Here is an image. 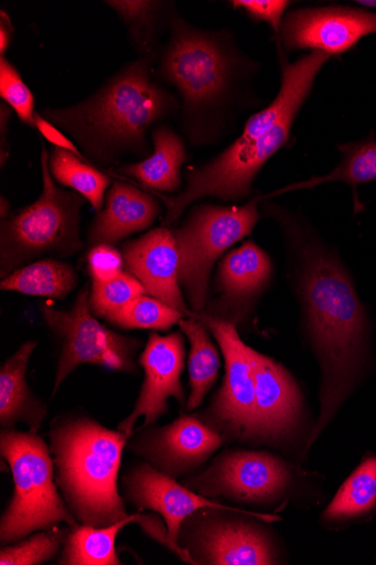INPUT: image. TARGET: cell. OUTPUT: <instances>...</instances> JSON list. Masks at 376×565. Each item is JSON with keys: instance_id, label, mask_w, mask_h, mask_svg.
<instances>
[{"instance_id": "10", "label": "cell", "mask_w": 376, "mask_h": 565, "mask_svg": "<svg viewBox=\"0 0 376 565\" xmlns=\"http://www.w3.org/2000/svg\"><path fill=\"white\" fill-rule=\"evenodd\" d=\"M217 340L225 356V379L208 408L214 428L233 438H250L255 419V385L250 347L240 339L236 324L205 313H195Z\"/></svg>"}, {"instance_id": "22", "label": "cell", "mask_w": 376, "mask_h": 565, "mask_svg": "<svg viewBox=\"0 0 376 565\" xmlns=\"http://www.w3.org/2000/svg\"><path fill=\"white\" fill-rule=\"evenodd\" d=\"M126 25L140 60L157 63L166 40L175 6L155 0H107Z\"/></svg>"}, {"instance_id": "17", "label": "cell", "mask_w": 376, "mask_h": 565, "mask_svg": "<svg viewBox=\"0 0 376 565\" xmlns=\"http://www.w3.org/2000/svg\"><path fill=\"white\" fill-rule=\"evenodd\" d=\"M126 268L144 287L147 295L192 317L180 282V254L174 231L159 227L123 245Z\"/></svg>"}, {"instance_id": "14", "label": "cell", "mask_w": 376, "mask_h": 565, "mask_svg": "<svg viewBox=\"0 0 376 565\" xmlns=\"http://www.w3.org/2000/svg\"><path fill=\"white\" fill-rule=\"evenodd\" d=\"M127 499L140 510L155 512L164 520L170 539L180 545V532L186 519L201 509H216L244 513L266 523L280 521L275 515L235 509L214 502L187 487H183L174 478L155 470L149 463H142L131 470L123 479Z\"/></svg>"}, {"instance_id": "26", "label": "cell", "mask_w": 376, "mask_h": 565, "mask_svg": "<svg viewBox=\"0 0 376 565\" xmlns=\"http://www.w3.org/2000/svg\"><path fill=\"white\" fill-rule=\"evenodd\" d=\"M179 326L191 345L189 356L191 393L186 409L194 411L216 384L221 369V354L211 340L208 329L195 316L182 319Z\"/></svg>"}, {"instance_id": "3", "label": "cell", "mask_w": 376, "mask_h": 565, "mask_svg": "<svg viewBox=\"0 0 376 565\" xmlns=\"http://www.w3.org/2000/svg\"><path fill=\"white\" fill-rule=\"evenodd\" d=\"M331 60L314 51L290 63L279 53L281 85L270 105L253 115L241 135L219 156L192 171L183 191L176 195L154 192L166 207L165 227L175 225L189 205L202 198L235 201L250 194L258 173L290 141L315 79Z\"/></svg>"}, {"instance_id": "39", "label": "cell", "mask_w": 376, "mask_h": 565, "mask_svg": "<svg viewBox=\"0 0 376 565\" xmlns=\"http://www.w3.org/2000/svg\"><path fill=\"white\" fill-rule=\"evenodd\" d=\"M0 215H2V221L7 220L10 216V202L2 196V202H0Z\"/></svg>"}, {"instance_id": "35", "label": "cell", "mask_w": 376, "mask_h": 565, "mask_svg": "<svg viewBox=\"0 0 376 565\" xmlns=\"http://www.w3.org/2000/svg\"><path fill=\"white\" fill-rule=\"evenodd\" d=\"M126 267L123 254L111 244H98L87 254V268L93 281H109L121 274Z\"/></svg>"}, {"instance_id": "12", "label": "cell", "mask_w": 376, "mask_h": 565, "mask_svg": "<svg viewBox=\"0 0 376 565\" xmlns=\"http://www.w3.org/2000/svg\"><path fill=\"white\" fill-rule=\"evenodd\" d=\"M284 461L267 452L227 451L186 487L206 497H225L243 502H261L280 494L290 483Z\"/></svg>"}, {"instance_id": "32", "label": "cell", "mask_w": 376, "mask_h": 565, "mask_svg": "<svg viewBox=\"0 0 376 565\" xmlns=\"http://www.w3.org/2000/svg\"><path fill=\"white\" fill-rule=\"evenodd\" d=\"M147 295L141 282L129 273L109 281H93L90 307L93 313L109 321L133 299Z\"/></svg>"}, {"instance_id": "36", "label": "cell", "mask_w": 376, "mask_h": 565, "mask_svg": "<svg viewBox=\"0 0 376 565\" xmlns=\"http://www.w3.org/2000/svg\"><path fill=\"white\" fill-rule=\"evenodd\" d=\"M34 126L42 137L56 148L66 149L75 153L79 159L89 162L85 156H83L78 146L66 136L63 130L44 119L40 113H35Z\"/></svg>"}, {"instance_id": "40", "label": "cell", "mask_w": 376, "mask_h": 565, "mask_svg": "<svg viewBox=\"0 0 376 565\" xmlns=\"http://www.w3.org/2000/svg\"><path fill=\"white\" fill-rule=\"evenodd\" d=\"M359 7L375 10L376 11V0H359V2H355Z\"/></svg>"}, {"instance_id": "1", "label": "cell", "mask_w": 376, "mask_h": 565, "mask_svg": "<svg viewBox=\"0 0 376 565\" xmlns=\"http://www.w3.org/2000/svg\"><path fill=\"white\" fill-rule=\"evenodd\" d=\"M270 212L298 256L299 290L321 366L320 415L310 447L333 422L365 374L369 322L340 256L302 220L279 207Z\"/></svg>"}, {"instance_id": "30", "label": "cell", "mask_w": 376, "mask_h": 565, "mask_svg": "<svg viewBox=\"0 0 376 565\" xmlns=\"http://www.w3.org/2000/svg\"><path fill=\"white\" fill-rule=\"evenodd\" d=\"M186 318L173 307L151 296L142 295L129 302L109 322L128 330L166 331Z\"/></svg>"}, {"instance_id": "28", "label": "cell", "mask_w": 376, "mask_h": 565, "mask_svg": "<svg viewBox=\"0 0 376 565\" xmlns=\"http://www.w3.org/2000/svg\"><path fill=\"white\" fill-rule=\"evenodd\" d=\"M78 284L72 265L55 260H39L19 268L0 282V289L53 299L65 298Z\"/></svg>"}, {"instance_id": "18", "label": "cell", "mask_w": 376, "mask_h": 565, "mask_svg": "<svg viewBox=\"0 0 376 565\" xmlns=\"http://www.w3.org/2000/svg\"><path fill=\"white\" fill-rule=\"evenodd\" d=\"M155 194H149L125 182H115L107 192L105 210L90 225L87 241L98 244H116L136 233L148 230L161 213Z\"/></svg>"}, {"instance_id": "2", "label": "cell", "mask_w": 376, "mask_h": 565, "mask_svg": "<svg viewBox=\"0 0 376 565\" xmlns=\"http://www.w3.org/2000/svg\"><path fill=\"white\" fill-rule=\"evenodd\" d=\"M155 64L154 77L179 95L180 125L193 147L217 143L241 111L258 106L254 77L260 65L228 30L194 26L175 11Z\"/></svg>"}, {"instance_id": "15", "label": "cell", "mask_w": 376, "mask_h": 565, "mask_svg": "<svg viewBox=\"0 0 376 565\" xmlns=\"http://www.w3.org/2000/svg\"><path fill=\"white\" fill-rule=\"evenodd\" d=\"M223 436L193 416H184L173 424L152 429L132 444L155 470L174 479L190 473L223 445Z\"/></svg>"}, {"instance_id": "34", "label": "cell", "mask_w": 376, "mask_h": 565, "mask_svg": "<svg viewBox=\"0 0 376 565\" xmlns=\"http://www.w3.org/2000/svg\"><path fill=\"white\" fill-rule=\"evenodd\" d=\"M229 4L250 21L270 26L279 41L283 21L292 2H287V0H233Z\"/></svg>"}, {"instance_id": "16", "label": "cell", "mask_w": 376, "mask_h": 565, "mask_svg": "<svg viewBox=\"0 0 376 565\" xmlns=\"http://www.w3.org/2000/svg\"><path fill=\"white\" fill-rule=\"evenodd\" d=\"M250 362L255 385V419L250 439H284L299 422V388L287 370L272 358L250 348Z\"/></svg>"}, {"instance_id": "6", "label": "cell", "mask_w": 376, "mask_h": 565, "mask_svg": "<svg viewBox=\"0 0 376 565\" xmlns=\"http://www.w3.org/2000/svg\"><path fill=\"white\" fill-rule=\"evenodd\" d=\"M0 451L14 481L12 500L0 521L3 545L62 523L71 527L79 524L58 492L55 461L41 436L33 431L2 429Z\"/></svg>"}, {"instance_id": "5", "label": "cell", "mask_w": 376, "mask_h": 565, "mask_svg": "<svg viewBox=\"0 0 376 565\" xmlns=\"http://www.w3.org/2000/svg\"><path fill=\"white\" fill-rule=\"evenodd\" d=\"M50 439L57 486L79 524L106 527L130 516L118 487L125 433L72 418L53 425Z\"/></svg>"}, {"instance_id": "21", "label": "cell", "mask_w": 376, "mask_h": 565, "mask_svg": "<svg viewBox=\"0 0 376 565\" xmlns=\"http://www.w3.org/2000/svg\"><path fill=\"white\" fill-rule=\"evenodd\" d=\"M151 156L141 162L127 164L118 172L138 181L157 193H175L182 185L181 171L187 160L184 139L170 126L160 124L150 132Z\"/></svg>"}, {"instance_id": "4", "label": "cell", "mask_w": 376, "mask_h": 565, "mask_svg": "<svg viewBox=\"0 0 376 565\" xmlns=\"http://www.w3.org/2000/svg\"><path fill=\"white\" fill-rule=\"evenodd\" d=\"M180 110L179 97L157 82L150 62L139 58L77 105L40 115L74 139L88 161L106 166L125 153L149 158V130L179 117Z\"/></svg>"}, {"instance_id": "13", "label": "cell", "mask_w": 376, "mask_h": 565, "mask_svg": "<svg viewBox=\"0 0 376 565\" xmlns=\"http://www.w3.org/2000/svg\"><path fill=\"white\" fill-rule=\"evenodd\" d=\"M184 359L185 347L181 333L149 335L139 359L144 372L140 395L131 415L119 425V430L130 438L140 418L144 420L141 428L151 426L169 413L171 397L183 405L185 396L181 377Z\"/></svg>"}, {"instance_id": "27", "label": "cell", "mask_w": 376, "mask_h": 565, "mask_svg": "<svg viewBox=\"0 0 376 565\" xmlns=\"http://www.w3.org/2000/svg\"><path fill=\"white\" fill-rule=\"evenodd\" d=\"M376 510V456L366 457L340 488L324 512V520L348 524Z\"/></svg>"}, {"instance_id": "31", "label": "cell", "mask_w": 376, "mask_h": 565, "mask_svg": "<svg viewBox=\"0 0 376 565\" xmlns=\"http://www.w3.org/2000/svg\"><path fill=\"white\" fill-rule=\"evenodd\" d=\"M68 530L52 527L40 531L14 545L3 546L0 551L2 565H39L55 557L65 544Z\"/></svg>"}, {"instance_id": "37", "label": "cell", "mask_w": 376, "mask_h": 565, "mask_svg": "<svg viewBox=\"0 0 376 565\" xmlns=\"http://www.w3.org/2000/svg\"><path fill=\"white\" fill-rule=\"evenodd\" d=\"M12 109L6 102L0 105V166L6 167V162L10 157L9 153V125L12 117Z\"/></svg>"}, {"instance_id": "25", "label": "cell", "mask_w": 376, "mask_h": 565, "mask_svg": "<svg viewBox=\"0 0 376 565\" xmlns=\"http://www.w3.org/2000/svg\"><path fill=\"white\" fill-rule=\"evenodd\" d=\"M140 512L106 527L78 524L71 527L63 546L60 564L63 565H121L116 542L129 524H138Z\"/></svg>"}, {"instance_id": "8", "label": "cell", "mask_w": 376, "mask_h": 565, "mask_svg": "<svg viewBox=\"0 0 376 565\" xmlns=\"http://www.w3.org/2000/svg\"><path fill=\"white\" fill-rule=\"evenodd\" d=\"M257 196L240 207L200 204L174 231L180 254V282L192 310L200 313L207 298L214 264L233 245L247 237L259 221Z\"/></svg>"}, {"instance_id": "24", "label": "cell", "mask_w": 376, "mask_h": 565, "mask_svg": "<svg viewBox=\"0 0 376 565\" xmlns=\"http://www.w3.org/2000/svg\"><path fill=\"white\" fill-rule=\"evenodd\" d=\"M337 149L341 152L342 161L332 172L289 184L273 193L262 195L261 201L292 191L312 189L329 182H341L353 190L355 213L362 212L364 207L358 198V186L376 182L375 134L372 131L366 139L339 145Z\"/></svg>"}, {"instance_id": "20", "label": "cell", "mask_w": 376, "mask_h": 565, "mask_svg": "<svg viewBox=\"0 0 376 565\" xmlns=\"http://www.w3.org/2000/svg\"><path fill=\"white\" fill-rule=\"evenodd\" d=\"M36 345L34 341L22 344L0 370V425L3 429L25 424L30 431L36 433L45 420L46 407L26 380L30 358Z\"/></svg>"}, {"instance_id": "7", "label": "cell", "mask_w": 376, "mask_h": 565, "mask_svg": "<svg viewBox=\"0 0 376 565\" xmlns=\"http://www.w3.org/2000/svg\"><path fill=\"white\" fill-rule=\"evenodd\" d=\"M41 148V195L0 225V275L3 279L41 256L68 258L84 247L80 238L84 198L56 184L49 169L50 156L44 142Z\"/></svg>"}, {"instance_id": "23", "label": "cell", "mask_w": 376, "mask_h": 565, "mask_svg": "<svg viewBox=\"0 0 376 565\" xmlns=\"http://www.w3.org/2000/svg\"><path fill=\"white\" fill-rule=\"evenodd\" d=\"M272 274L268 255L254 242L248 241L229 252L222 262L218 287L222 302L228 308L250 300L265 287Z\"/></svg>"}, {"instance_id": "11", "label": "cell", "mask_w": 376, "mask_h": 565, "mask_svg": "<svg viewBox=\"0 0 376 565\" xmlns=\"http://www.w3.org/2000/svg\"><path fill=\"white\" fill-rule=\"evenodd\" d=\"M370 34H376V11L350 7L303 8L287 14L278 51L286 55L310 50L333 58L348 53Z\"/></svg>"}, {"instance_id": "33", "label": "cell", "mask_w": 376, "mask_h": 565, "mask_svg": "<svg viewBox=\"0 0 376 565\" xmlns=\"http://www.w3.org/2000/svg\"><path fill=\"white\" fill-rule=\"evenodd\" d=\"M0 96L23 124L35 128L34 95L19 70L6 56H0Z\"/></svg>"}, {"instance_id": "19", "label": "cell", "mask_w": 376, "mask_h": 565, "mask_svg": "<svg viewBox=\"0 0 376 565\" xmlns=\"http://www.w3.org/2000/svg\"><path fill=\"white\" fill-rule=\"evenodd\" d=\"M196 564H275L270 543L251 525L240 522H211L195 535Z\"/></svg>"}, {"instance_id": "29", "label": "cell", "mask_w": 376, "mask_h": 565, "mask_svg": "<svg viewBox=\"0 0 376 565\" xmlns=\"http://www.w3.org/2000/svg\"><path fill=\"white\" fill-rule=\"evenodd\" d=\"M49 169L53 179L79 193L97 214L101 212L105 192L111 185L110 177L62 148L51 151Z\"/></svg>"}, {"instance_id": "38", "label": "cell", "mask_w": 376, "mask_h": 565, "mask_svg": "<svg viewBox=\"0 0 376 565\" xmlns=\"http://www.w3.org/2000/svg\"><path fill=\"white\" fill-rule=\"evenodd\" d=\"M15 28L9 14L4 11L0 12V56H6L13 41Z\"/></svg>"}, {"instance_id": "9", "label": "cell", "mask_w": 376, "mask_h": 565, "mask_svg": "<svg viewBox=\"0 0 376 565\" xmlns=\"http://www.w3.org/2000/svg\"><path fill=\"white\" fill-rule=\"evenodd\" d=\"M41 315L45 324L62 343L52 396H55L65 380L83 365L137 373L135 355L141 342L107 329L92 316L87 287L79 292L71 310L61 311L44 305L41 306Z\"/></svg>"}]
</instances>
